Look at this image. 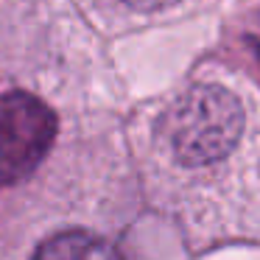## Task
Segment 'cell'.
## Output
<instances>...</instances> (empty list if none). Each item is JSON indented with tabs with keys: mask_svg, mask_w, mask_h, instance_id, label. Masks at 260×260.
<instances>
[{
	"mask_svg": "<svg viewBox=\"0 0 260 260\" xmlns=\"http://www.w3.org/2000/svg\"><path fill=\"white\" fill-rule=\"evenodd\" d=\"M56 115L31 92L0 95V187L37 171L56 140Z\"/></svg>",
	"mask_w": 260,
	"mask_h": 260,
	"instance_id": "7a4b0ae2",
	"label": "cell"
},
{
	"mask_svg": "<svg viewBox=\"0 0 260 260\" xmlns=\"http://www.w3.org/2000/svg\"><path fill=\"white\" fill-rule=\"evenodd\" d=\"M243 135V107L226 87L196 84L159 120V137L185 168L213 165L232 154Z\"/></svg>",
	"mask_w": 260,
	"mask_h": 260,
	"instance_id": "6da1fadb",
	"label": "cell"
},
{
	"mask_svg": "<svg viewBox=\"0 0 260 260\" xmlns=\"http://www.w3.org/2000/svg\"><path fill=\"white\" fill-rule=\"evenodd\" d=\"M31 260H123L120 252L107 241L87 230H64L45 238L34 249Z\"/></svg>",
	"mask_w": 260,
	"mask_h": 260,
	"instance_id": "3957f363",
	"label": "cell"
},
{
	"mask_svg": "<svg viewBox=\"0 0 260 260\" xmlns=\"http://www.w3.org/2000/svg\"><path fill=\"white\" fill-rule=\"evenodd\" d=\"M126 6L137 9V12H162V9L174 6L179 0H123Z\"/></svg>",
	"mask_w": 260,
	"mask_h": 260,
	"instance_id": "277c9868",
	"label": "cell"
}]
</instances>
